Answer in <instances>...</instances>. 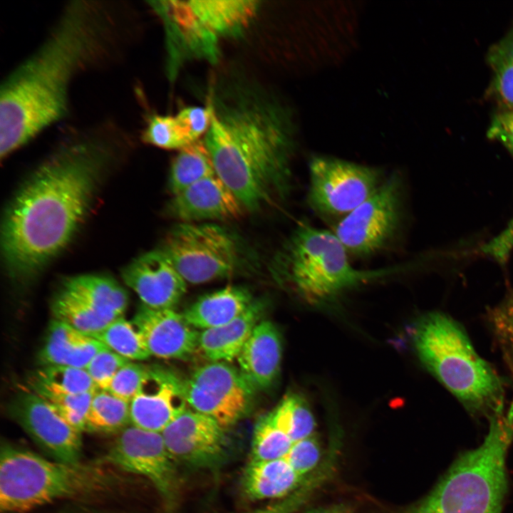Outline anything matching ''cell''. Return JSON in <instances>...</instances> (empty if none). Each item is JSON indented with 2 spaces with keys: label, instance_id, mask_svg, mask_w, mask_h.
<instances>
[{
  "label": "cell",
  "instance_id": "obj_1",
  "mask_svg": "<svg viewBox=\"0 0 513 513\" xmlns=\"http://www.w3.org/2000/svg\"><path fill=\"white\" fill-rule=\"evenodd\" d=\"M140 24L131 1L66 2L39 43L1 78V160L69 117L78 80L125 63Z\"/></svg>",
  "mask_w": 513,
  "mask_h": 513
},
{
  "label": "cell",
  "instance_id": "obj_2",
  "mask_svg": "<svg viewBox=\"0 0 513 513\" xmlns=\"http://www.w3.org/2000/svg\"><path fill=\"white\" fill-rule=\"evenodd\" d=\"M133 142L131 130L113 117L63 130L6 211L1 244L12 276L33 275L66 246L86 215L101 171Z\"/></svg>",
  "mask_w": 513,
  "mask_h": 513
},
{
  "label": "cell",
  "instance_id": "obj_3",
  "mask_svg": "<svg viewBox=\"0 0 513 513\" xmlns=\"http://www.w3.org/2000/svg\"><path fill=\"white\" fill-rule=\"evenodd\" d=\"M207 105L211 123L203 140L217 177L250 212L284 200L297 145L291 105L239 71L216 80Z\"/></svg>",
  "mask_w": 513,
  "mask_h": 513
},
{
  "label": "cell",
  "instance_id": "obj_4",
  "mask_svg": "<svg viewBox=\"0 0 513 513\" xmlns=\"http://www.w3.org/2000/svg\"><path fill=\"white\" fill-rule=\"evenodd\" d=\"M412 339L423 366L470 415L489 420L505 412L504 382L457 320L428 312L415 323Z\"/></svg>",
  "mask_w": 513,
  "mask_h": 513
},
{
  "label": "cell",
  "instance_id": "obj_5",
  "mask_svg": "<svg viewBox=\"0 0 513 513\" xmlns=\"http://www.w3.org/2000/svg\"><path fill=\"white\" fill-rule=\"evenodd\" d=\"M404 263L373 269L355 267L333 232L301 222L273 262L276 279L313 305L331 303L347 291L413 268Z\"/></svg>",
  "mask_w": 513,
  "mask_h": 513
},
{
  "label": "cell",
  "instance_id": "obj_6",
  "mask_svg": "<svg viewBox=\"0 0 513 513\" xmlns=\"http://www.w3.org/2000/svg\"><path fill=\"white\" fill-rule=\"evenodd\" d=\"M488 423L482 442L461 455L433 489L403 513H502L513 408Z\"/></svg>",
  "mask_w": 513,
  "mask_h": 513
},
{
  "label": "cell",
  "instance_id": "obj_7",
  "mask_svg": "<svg viewBox=\"0 0 513 513\" xmlns=\"http://www.w3.org/2000/svg\"><path fill=\"white\" fill-rule=\"evenodd\" d=\"M147 4L162 22L167 72L173 81L180 66L188 60L217 63L220 41L242 34L256 16L261 1L165 0Z\"/></svg>",
  "mask_w": 513,
  "mask_h": 513
},
{
  "label": "cell",
  "instance_id": "obj_8",
  "mask_svg": "<svg viewBox=\"0 0 513 513\" xmlns=\"http://www.w3.org/2000/svg\"><path fill=\"white\" fill-rule=\"evenodd\" d=\"M98 465L51 460L9 443L0 453V509L24 513L107 484Z\"/></svg>",
  "mask_w": 513,
  "mask_h": 513
},
{
  "label": "cell",
  "instance_id": "obj_9",
  "mask_svg": "<svg viewBox=\"0 0 513 513\" xmlns=\"http://www.w3.org/2000/svg\"><path fill=\"white\" fill-rule=\"evenodd\" d=\"M161 250L185 281L192 284L229 276L244 262L239 240L212 223L177 224L167 235Z\"/></svg>",
  "mask_w": 513,
  "mask_h": 513
},
{
  "label": "cell",
  "instance_id": "obj_10",
  "mask_svg": "<svg viewBox=\"0 0 513 513\" xmlns=\"http://www.w3.org/2000/svg\"><path fill=\"white\" fill-rule=\"evenodd\" d=\"M309 176V207L334 226L374 194L387 177L380 167L321 154L310 157Z\"/></svg>",
  "mask_w": 513,
  "mask_h": 513
},
{
  "label": "cell",
  "instance_id": "obj_11",
  "mask_svg": "<svg viewBox=\"0 0 513 513\" xmlns=\"http://www.w3.org/2000/svg\"><path fill=\"white\" fill-rule=\"evenodd\" d=\"M404 183L398 172L334 226L333 232L349 256L368 257L388 248L402 228Z\"/></svg>",
  "mask_w": 513,
  "mask_h": 513
},
{
  "label": "cell",
  "instance_id": "obj_12",
  "mask_svg": "<svg viewBox=\"0 0 513 513\" xmlns=\"http://www.w3.org/2000/svg\"><path fill=\"white\" fill-rule=\"evenodd\" d=\"M188 405L215 420L227 430L249 410L255 389L239 369L223 361H211L185 381Z\"/></svg>",
  "mask_w": 513,
  "mask_h": 513
},
{
  "label": "cell",
  "instance_id": "obj_13",
  "mask_svg": "<svg viewBox=\"0 0 513 513\" xmlns=\"http://www.w3.org/2000/svg\"><path fill=\"white\" fill-rule=\"evenodd\" d=\"M100 462L143 476L167 501L176 497L177 463L170 455L161 432L130 425L119 432Z\"/></svg>",
  "mask_w": 513,
  "mask_h": 513
},
{
  "label": "cell",
  "instance_id": "obj_14",
  "mask_svg": "<svg viewBox=\"0 0 513 513\" xmlns=\"http://www.w3.org/2000/svg\"><path fill=\"white\" fill-rule=\"evenodd\" d=\"M8 412L33 442L54 460L80 462L81 433L61 419L39 396L31 392L17 395Z\"/></svg>",
  "mask_w": 513,
  "mask_h": 513
},
{
  "label": "cell",
  "instance_id": "obj_15",
  "mask_svg": "<svg viewBox=\"0 0 513 513\" xmlns=\"http://www.w3.org/2000/svg\"><path fill=\"white\" fill-rule=\"evenodd\" d=\"M224 430L212 418L187 408L161 433L176 463L207 468L224 457Z\"/></svg>",
  "mask_w": 513,
  "mask_h": 513
},
{
  "label": "cell",
  "instance_id": "obj_16",
  "mask_svg": "<svg viewBox=\"0 0 513 513\" xmlns=\"http://www.w3.org/2000/svg\"><path fill=\"white\" fill-rule=\"evenodd\" d=\"M185 381L169 368L150 366L130 403L131 425L162 432L187 408Z\"/></svg>",
  "mask_w": 513,
  "mask_h": 513
},
{
  "label": "cell",
  "instance_id": "obj_17",
  "mask_svg": "<svg viewBox=\"0 0 513 513\" xmlns=\"http://www.w3.org/2000/svg\"><path fill=\"white\" fill-rule=\"evenodd\" d=\"M122 277L142 304L152 309H173L187 290V282L161 249L136 259L123 269Z\"/></svg>",
  "mask_w": 513,
  "mask_h": 513
},
{
  "label": "cell",
  "instance_id": "obj_18",
  "mask_svg": "<svg viewBox=\"0 0 513 513\" xmlns=\"http://www.w3.org/2000/svg\"><path fill=\"white\" fill-rule=\"evenodd\" d=\"M131 321L150 356L186 359L198 348L200 332L182 314L172 309H157L142 304Z\"/></svg>",
  "mask_w": 513,
  "mask_h": 513
},
{
  "label": "cell",
  "instance_id": "obj_19",
  "mask_svg": "<svg viewBox=\"0 0 513 513\" xmlns=\"http://www.w3.org/2000/svg\"><path fill=\"white\" fill-rule=\"evenodd\" d=\"M243 209L234 194L217 175L173 195L167 206L170 215L187 223L232 219L239 217Z\"/></svg>",
  "mask_w": 513,
  "mask_h": 513
},
{
  "label": "cell",
  "instance_id": "obj_20",
  "mask_svg": "<svg viewBox=\"0 0 513 513\" xmlns=\"http://www.w3.org/2000/svg\"><path fill=\"white\" fill-rule=\"evenodd\" d=\"M282 358V341L276 326L261 320L254 328L237 360L239 370L255 389L269 388L276 379Z\"/></svg>",
  "mask_w": 513,
  "mask_h": 513
},
{
  "label": "cell",
  "instance_id": "obj_21",
  "mask_svg": "<svg viewBox=\"0 0 513 513\" xmlns=\"http://www.w3.org/2000/svg\"><path fill=\"white\" fill-rule=\"evenodd\" d=\"M107 348L98 339L53 318L38 361L41 366L57 365L85 369L98 353Z\"/></svg>",
  "mask_w": 513,
  "mask_h": 513
},
{
  "label": "cell",
  "instance_id": "obj_22",
  "mask_svg": "<svg viewBox=\"0 0 513 513\" xmlns=\"http://www.w3.org/2000/svg\"><path fill=\"white\" fill-rule=\"evenodd\" d=\"M265 304L256 299L232 321L199 333L198 348L211 361L231 362L237 359L254 328L261 321Z\"/></svg>",
  "mask_w": 513,
  "mask_h": 513
},
{
  "label": "cell",
  "instance_id": "obj_23",
  "mask_svg": "<svg viewBox=\"0 0 513 513\" xmlns=\"http://www.w3.org/2000/svg\"><path fill=\"white\" fill-rule=\"evenodd\" d=\"M309 477L296 472L284 457L250 460L243 474L242 484L252 499H281L296 491Z\"/></svg>",
  "mask_w": 513,
  "mask_h": 513
},
{
  "label": "cell",
  "instance_id": "obj_24",
  "mask_svg": "<svg viewBox=\"0 0 513 513\" xmlns=\"http://www.w3.org/2000/svg\"><path fill=\"white\" fill-rule=\"evenodd\" d=\"M254 300L245 288L229 286L200 297L182 314L192 327L205 330L232 321Z\"/></svg>",
  "mask_w": 513,
  "mask_h": 513
},
{
  "label": "cell",
  "instance_id": "obj_25",
  "mask_svg": "<svg viewBox=\"0 0 513 513\" xmlns=\"http://www.w3.org/2000/svg\"><path fill=\"white\" fill-rule=\"evenodd\" d=\"M62 289L90 304L99 312L113 317L123 316L128 295L116 281L98 275H80L66 279Z\"/></svg>",
  "mask_w": 513,
  "mask_h": 513
},
{
  "label": "cell",
  "instance_id": "obj_26",
  "mask_svg": "<svg viewBox=\"0 0 513 513\" xmlns=\"http://www.w3.org/2000/svg\"><path fill=\"white\" fill-rule=\"evenodd\" d=\"M26 383L38 396L81 394L98 390L84 368L43 366L31 373Z\"/></svg>",
  "mask_w": 513,
  "mask_h": 513
},
{
  "label": "cell",
  "instance_id": "obj_27",
  "mask_svg": "<svg viewBox=\"0 0 513 513\" xmlns=\"http://www.w3.org/2000/svg\"><path fill=\"white\" fill-rule=\"evenodd\" d=\"M211 155L203 140L179 150L173 159L169 175V189L175 195L195 183L215 175Z\"/></svg>",
  "mask_w": 513,
  "mask_h": 513
},
{
  "label": "cell",
  "instance_id": "obj_28",
  "mask_svg": "<svg viewBox=\"0 0 513 513\" xmlns=\"http://www.w3.org/2000/svg\"><path fill=\"white\" fill-rule=\"evenodd\" d=\"M492 77L487 91L499 108L513 107V23L507 33L487 53Z\"/></svg>",
  "mask_w": 513,
  "mask_h": 513
},
{
  "label": "cell",
  "instance_id": "obj_29",
  "mask_svg": "<svg viewBox=\"0 0 513 513\" xmlns=\"http://www.w3.org/2000/svg\"><path fill=\"white\" fill-rule=\"evenodd\" d=\"M54 319L90 336L99 333L117 318L105 315L61 288L51 304Z\"/></svg>",
  "mask_w": 513,
  "mask_h": 513
},
{
  "label": "cell",
  "instance_id": "obj_30",
  "mask_svg": "<svg viewBox=\"0 0 513 513\" xmlns=\"http://www.w3.org/2000/svg\"><path fill=\"white\" fill-rule=\"evenodd\" d=\"M131 425L130 403L108 390H97L86 420V430L100 433L120 432Z\"/></svg>",
  "mask_w": 513,
  "mask_h": 513
},
{
  "label": "cell",
  "instance_id": "obj_31",
  "mask_svg": "<svg viewBox=\"0 0 513 513\" xmlns=\"http://www.w3.org/2000/svg\"><path fill=\"white\" fill-rule=\"evenodd\" d=\"M271 413L276 425L294 443L314 434V415L305 399L298 394H286Z\"/></svg>",
  "mask_w": 513,
  "mask_h": 513
},
{
  "label": "cell",
  "instance_id": "obj_32",
  "mask_svg": "<svg viewBox=\"0 0 513 513\" xmlns=\"http://www.w3.org/2000/svg\"><path fill=\"white\" fill-rule=\"evenodd\" d=\"M484 321L513 379V288L486 310Z\"/></svg>",
  "mask_w": 513,
  "mask_h": 513
},
{
  "label": "cell",
  "instance_id": "obj_33",
  "mask_svg": "<svg viewBox=\"0 0 513 513\" xmlns=\"http://www.w3.org/2000/svg\"><path fill=\"white\" fill-rule=\"evenodd\" d=\"M91 336L130 361H142L151 356L132 321H127L123 316Z\"/></svg>",
  "mask_w": 513,
  "mask_h": 513
},
{
  "label": "cell",
  "instance_id": "obj_34",
  "mask_svg": "<svg viewBox=\"0 0 513 513\" xmlns=\"http://www.w3.org/2000/svg\"><path fill=\"white\" fill-rule=\"evenodd\" d=\"M142 142L167 150H182L191 145L190 140L175 115L148 113L140 131Z\"/></svg>",
  "mask_w": 513,
  "mask_h": 513
},
{
  "label": "cell",
  "instance_id": "obj_35",
  "mask_svg": "<svg viewBox=\"0 0 513 513\" xmlns=\"http://www.w3.org/2000/svg\"><path fill=\"white\" fill-rule=\"evenodd\" d=\"M294 442L274 423L271 412L256 422L252 435V457L266 461L284 457Z\"/></svg>",
  "mask_w": 513,
  "mask_h": 513
},
{
  "label": "cell",
  "instance_id": "obj_36",
  "mask_svg": "<svg viewBox=\"0 0 513 513\" xmlns=\"http://www.w3.org/2000/svg\"><path fill=\"white\" fill-rule=\"evenodd\" d=\"M95 391L39 397L68 425L81 433L86 430L87 413Z\"/></svg>",
  "mask_w": 513,
  "mask_h": 513
},
{
  "label": "cell",
  "instance_id": "obj_37",
  "mask_svg": "<svg viewBox=\"0 0 513 513\" xmlns=\"http://www.w3.org/2000/svg\"><path fill=\"white\" fill-rule=\"evenodd\" d=\"M130 361L107 348L98 353L85 369L98 390H107L117 373Z\"/></svg>",
  "mask_w": 513,
  "mask_h": 513
},
{
  "label": "cell",
  "instance_id": "obj_38",
  "mask_svg": "<svg viewBox=\"0 0 513 513\" xmlns=\"http://www.w3.org/2000/svg\"><path fill=\"white\" fill-rule=\"evenodd\" d=\"M292 467L304 477H309L318 467L321 448L315 434L294 442L284 457Z\"/></svg>",
  "mask_w": 513,
  "mask_h": 513
},
{
  "label": "cell",
  "instance_id": "obj_39",
  "mask_svg": "<svg viewBox=\"0 0 513 513\" xmlns=\"http://www.w3.org/2000/svg\"><path fill=\"white\" fill-rule=\"evenodd\" d=\"M149 367L130 361L117 373L107 390L117 398L130 403L140 388Z\"/></svg>",
  "mask_w": 513,
  "mask_h": 513
},
{
  "label": "cell",
  "instance_id": "obj_40",
  "mask_svg": "<svg viewBox=\"0 0 513 513\" xmlns=\"http://www.w3.org/2000/svg\"><path fill=\"white\" fill-rule=\"evenodd\" d=\"M183 129L195 142L207 133L211 123V110L206 107L188 106L175 115Z\"/></svg>",
  "mask_w": 513,
  "mask_h": 513
},
{
  "label": "cell",
  "instance_id": "obj_41",
  "mask_svg": "<svg viewBox=\"0 0 513 513\" xmlns=\"http://www.w3.org/2000/svg\"><path fill=\"white\" fill-rule=\"evenodd\" d=\"M487 134L490 140L500 142L513 158V107L497 109Z\"/></svg>",
  "mask_w": 513,
  "mask_h": 513
},
{
  "label": "cell",
  "instance_id": "obj_42",
  "mask_svg": "<svg viewBox=\"0 0 513 513\" xmlns=\"http://www.w3.org/2000/svg\"><path fill=\"white\" fill-rule=\"evenodd\" d=\"M306 513H353L352 507L343 503L311 509Z\"/></svg>",
  "mask_w": 513,
  "mask_h": 513
}]
</instances>
